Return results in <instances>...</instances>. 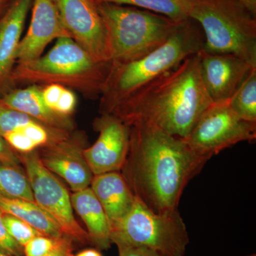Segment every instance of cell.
Segmentation results:
<instances>
[{
    "mask_svg": "<svg viewBox=\"0 0 256 256\" xmlns=\"http://www.w3.org/2000/svg\"><path fill=\"white\" fill-rule=\"evenodd\" d=\"M130 127L129 150L120 170L136 198L156 214L178 210L188 182L210 158L182 138L144 124Z\"/></svg>",
    "mask_w": 256,
    "mask_h": 256,
    "instance_id": "obj_1",
    "label": "cell"
},
{
    "mask_svg": "<svg viewBox=\"0 0 256 256\" xmlns=\"http://www.w3.org/2000/svg\"><path fill=\"white\" fill-rule=\"evenodd\" d=\"M213 104L202 82L198 52L120 104L109 114L128 126L148 124L183 139Z\"/></svg>",
    "mask_w": 256,
    "mask_h": 256,
    "instance_id": "obj_2",
    "label": "cell"
},
{
    "mask_svg": "<svg viewBox=\"0 0 256 256\" xmlns=\"http://www.w3.org/2000/svg\"><path fill=\"white\" fill-rule=\"evenodd\" d=\"M204 40L198 24L188 18L178 22L168 41L148 54L128 63L111 64L100 97V114H110L120 104L200 52Z\"/></svg>",
    "mask_w": 256,
    "mask_h": 256,
    "instance_id": "obj_3",
    "label": "cell"
},
{
    "mask_svg": "<svg viewBox=\"0 0 256 256\" xmlns=\"http://www.w3.org/2000/svg\"><path fill=\"white\" fill-rule=\"evenodd\" d=\"M111 62H98L72 37H62L44 55L16 63L10 82L44 86L58 84L90 98L100 97Z\"/></svg>",
    "mask_w": 256,
    "mask_h": 256,
    "instance_id": "obj_4",
    "label": "cell"
},
{
    "mask_svg": "<svg viewBox=\"0 0 256 256\" xmlns=\"http://www.w3.org/2000/svg\"><path fill=\"white\" fill-rule=\"evenodd\" d=\"M188 18L203 32L202 50L235 55L256 68V13L240 0H190Z\"/></svg>",
    "mask_w": 256,
    "mask_h": 256,
    "instance_id": "obj_5",
    "label": "cell"
},
{
    "mask_svg": "<svg viewBox=\"0 0 256 256\" xmlns=\"http://www.w3.org/2000/svg\"><path fill=\"white\" fill-rule=\"evenodd\" d=\"M97 4L110 42L112 65L137 60L156 50L168 41L178 23L148 10Z\"/></svg>",
    "mask_w": 256,
    "mask_h": 256,
    "instance_id": "obj_6",
    "label": "cell"
},
{
    "mask_svg": "<svg viewBox=\"0 0 256 256\" xmlns=\"http://www.w3.org/2000/svg\"><path fill=\"white\" fill-rule=\"evenodd\" d=\"M112 244L141 246L164 256H184L190 242L178 210L156 214L136 198L132 208L110 229Z\"/></svg>",
    "mask_w": 256,
    "mask_h": 256,
    "instance_id": "obj_7",
    "label": "cell"
},
{
    "mask_svg": "<svg viewBox=\"0 0 256 256\" xmlns=\"http://www.w3.org/2000/svg\"><path fill=\"white\" fill-rule=\"evenodd\" d=\"M183 140L197 154L210 159L239 142H255L256 124L238 117L229 99L214 102Z\"/></svg>",
    "mask_w": 256,
    "mask_h": 256,
    "instance_id": "obj_8",
    "label": "cell"
},
{
    "mask_svg": "<svg viewBox=\"0 0 256 256\" xmlns=\"http://www.w3.org/2000/svg\"><path fill=\"white\" fill-rule=\"evenodd\" d=\"M18 154L37 204L54 220L66 236L84 245L90 244L88 234L76 220L68 190L44 166L38 152Z\"/></svg>",
    "mask_w": 256,
    "mask_h": 256,
    "instance_id": "obj_9",
    "label": "cell"
},
{
    "mask_svg": "<svg viewBox=\"0 0 256 256\" xmlns=\"http://www.w3.org/2000/svg\"><path fill=\"white\" fill-rule=\"evenodd\" d=\"M70 37L100 62H111L110 42L95 0H55Z\"/></svg>",
    "mask_w": 256,
    "mask_h": 256,
    "instance_id": "obj_10",
    "label": "cell"
},
{
    "mask_svg": "<svg viewBox=\"0 0 256 256\" xmlns=\"http://www.w3.org/2000/svg\"><path fill=\"white\" fill-rule=\"evenodd\" d=\"M94 121L99 132L97 140L84 150V156L94 176L120 172L129 150L130 127L112 114H100Z\"/></svg>",
    "mask_w": 256,
    "mask_h": 256,
    "instance_id": "obj_11",
    "label": "cell"
},
{
    "mask_svg": "<svg viewBox=\"0 0 256 256\" xmlns=\"http://www.w3.org/2000/svg\"><path fill=\"white\" fill-rule=\"evenodd\" d=\"M200 72L204 86L213 102L232 98L256 67L236 56L200 52Z\"/></svg>",
    "mask_w": 256,
    "mask_h": 256,
    "instance_id": "obj_12",
    "label": "cell"
},
{
    "mask_svg": "<svg viewBox=\"0 0 256 256\" xmlns=\"http://www.w3.org/2000/svg\"><path fill=\"white\" fill-rule=\"evenodd\" d=\"M82 141L76 136L66 137L41 148L38 152L44 166L63 178L74 192L89 188L94 174L84 156Z\"/></svg>",
    "mask_w": 256,
    "mask_h": 256,
    "instance_id": "obj_13",
    "label": "cell"
},
{
    "mask_svg": "<svg viewBox=\"0 0 256 256\" xmlns=\"http://www.w3.org/2000/svg\"><path fill=\"white\" fill-rule=\"evenodd\" d=\"M70 132L53 129L28 114L0 104V136L18 154H28L68 136Z\"/></svg>",
    "mask_w": 256,
    "mask_h": 256,
    "instance_id": "obj_14",
    "label": "cell"
},
{
    "mask_svg": "<svg viewBox=\"0 0 256 256\" xmlns=\"http://www.w3.org/2000/svg\"><path fill=\"white\" fill-rule=\"evenodd\" d=\"M62 37L70 35L64 26L55 0H33L31 22L20 42L16 63L41 56L47 45Z\"/></svg>",
    "mask_w": 256,
    "mask_h": 256,
    "instance_id": "obj_15",
    "label": "cell"
},
{
    "mask_svg": "<svg viewBox=\"0 0 256 256\" xmlns=\"http://www.w3.org/2000/svg\"><path fill=\"white\" fill-rule=\"evenodd\" d=\"M33 0H14L0 16V96L12 88L24 26Z\"/></svg>",
    "mask_w": 256,
    "mask_h": 256,
    "instance_id": "obj_16",
    "label": "cell"
},
{
    "mask_svg": "<svg viewBox=\"0 0 256 256\" xmlns=\"http://www.w3.org/2000/svg\"><path fill=\"white\" fill-rule=\"evenodd\" d=\"M42 86L32 84L24 88L10 89L0 96V104L33 118L53 129L70 132L74 129L70 117L50 110L42 96Z\"/></svg>",
    "mask_w": 256,
    "mask_h": 256,
    "instance_id": "obj_17",
    "label": "cell"
},
{
    "mask_svg": "<svg viewBox=\"0 0 256 256\" xmlns=\"http://www.w3.org/2000/svg\"><path fill=\"white\" fill-rule=\"evenodd\" d=\"M90 188L105 210L110 229L129 213L136 202L120 172L94 176Z\"/></svg>",
    "mask_w": 256,
    "mask_h": 256,
    "instance_id": "obj_18",
    "label": "cell"
},
{
    "mask_svg": "<svg viewBox=\"0 0 256 256\" xmlns=\"http://www.w3.org/2000/svg\"><path fill=\"white\" fill-rule=\"evenodd\" d=\"M72 206L86 226L90 244L100 250L110 247V226L105 210L90 186L70 195Z\"/></svg>",
    "mask_w": 256,
    "mask_h": 256,
    "instance_id": "obj_19",
    "label": "cell"
},
{
    "mask_svg": "<svg viewBox=\"0 0 256 256\" xmlns=\"http://www.w3.org/2000/svg\"><path fill=\"white\" fill-rule=\"evenodd\" d=\"M0 212L28 222L47 236L60 238L65 236L54 220L35 202L0 196Z\"/></svg>",
    "mask_w": 256,
    "mask_h": 256,
    "instance_id": "obj_20",
    "label": "cell"
},
{
    "mask_svg": "<svg viewBox=\"0 0 256 256\" xmlns=\"http://www.w3.org/2000/svg\"><path fill=\"white\" fill-rule=\"evenodd\" d=\"M97 3L131 5L164 15L175 22L188 18L190 0H95Z\"/></svg>",
    "mask_w": 256,
    "mask_h": 256,
    "instance_id": "obj_21",
    "label": "cell"
},
{
    "mask_svg": "<svg viewBox=\"0 0 256 256\" xmlns=\"http://www.w3.org/2000/svg\"><path fill=\"white\" fill-rule=\"evenodd\" d=\"M0 196L35 202L28 176L21 168L0 164Z\"/></svg>",
    "mask_w": 256,
    "mask_h": 256,
    "instance_id": "obj_22",
    "label": "cell"
},
{
    "mask_svg": "<svg viewBox=\"0 0 256 256\" xmlns=\"http://www.w3.org/2000/svg\"><path fill=\"white\" fill-rule=\"evenodd\" d=\"M230 106L240 118L256 124V68L252 69L230 99Z\"/></svg>",
    "mask_w": 256,
    "mask_h": 256,
    "instance_id": "obj_23",
    "label": "cell"
},
{
    "mask_svg": "<svg viewBox=\"0 0 256 256\" xmlns=\"http://www.w3.org/2000/svg\"><path fill=\"white\" fill-rule=\"evenodd\" d=\"M2 218L10 235L23 248L32 238L37 236L43 235L28 222L14 216L2 214Z\"/></svg>",
    "mask_w": 256,
    "mask_h": 256,
    "instance_id": "obj_24",
    "label": "cell"
},
{
    "mask_svg": "<svg viewBox=\"0 0 256 256\" xmlns=\"http://www.w3.org/2000/svg\"><path fill=\"white\" fill-rule=\"evenodd\" d=\"M63 237L52 238L45 235L37 236L24 246V256H46L54 250Z\"/></svg>",
    "mask_w": 256,
    "mask_h": 256,
    "instance_id": "obj_25",
    "label": "cell"
},
{
    "mask_svg": "<svg viewBox=\"0 0 256 256\" xmlns=\"http://www.w3.org/2000/svg\"><path fill=\"white\" fill-rule=\"evenodd\" d=\"M0 252L9 256H24V248L10 235L0 212Z\"/></svg>",
    "mask_w": 256,
    "mask_h": 256,
    "instance_id": "obj_26",
    "label": "cell"
},
{
    "mask_svg": "<svg viewBox=\"0 0 256 256\" xmlns=\"http://www.w3.org/2000/svg\"><path fill=\"white\" fill-rule=\"evenodd\" d=\"M76 102V96L74 92L70 89L65 88L56 106L55 112L60 116L70 117L75 110Z\"/></svg>",
    "mask_w": 256,
    "mask_h": 256,
    "instance_id": "obj_27",
    "label": "cell"
},
{
    "mask_svg": "<svg viewBox=\"0 0 256 256\" xmlns=\"http://www.w3.org/2000/svg\"><path fill=\"white\" fill-rule=\"evenodd\" d=\"M65 87L58 84H48L42 87V96L47 107L55 112L56 106Z\"/></svg>",
    "mask_w": 256,
    "mask_h": 256,
    "instance_id": "obj_28",
    "label": "cell"
},
{
    "mask_svg": "<svg viewBox=\"0 0 256 256\" xmlns=\"http://www.w3.org/2000/svg\"><path fill=\"white\" fill-rule=\"evenodd\" d=\"M0 164L21 168V160L18 153L13 150L4 138L0 136Z\"/></svg>",
    "mask_w": 256,
    "mask_h": 256,
    "instance_id": "obj_29",
    "label": "cell"
},
{
    "mask_svg": "<svg viewBox=\"0 0 256 256\" xmlns=\"http://www.w3.org/2000/svg\"><path fill=\"white\" fill-rule=\"evenodd\" d=\"M119 256H164L141 246L120 244L117 246Z\"/></svg>",
    "mask_w": 256,
    "mask_h": 256,
    "instance_id": "obj_30",
    "label": "cell"
},
{
    "mask_svg": "<svg viewBox=\"0 0 256 256\" xmlns=\"http://www.w3.org/2000/svg\"><path fill=\"white\" fill-rule=\"evenodd\" d=\"M74 242L68 237L64 236L54 250L44 256H74Z\"/></svg>",
    "mask_w": 256,
    "mask_h": 256,
    "instance_id": "obj_31",
    "label": "cell"
},
{
    "mask_svg": "<svg viewBox=\"0 0 256 256\" xmlns=\"http://www.w3.org/2000/svg\"><path fill=\"white\" fill-rule=\"evenodd\" d=\"M75 256H102L100 252L96 249H86L79 252Z\"/></svg>",
    "mask_w": 256,
    "mask_h": 256,
    "instance_id": "obj_32",
    "label": "cell"
},
{
    "mask_svg": "<svg viewBox=\"0 0 256 256\" xmlns=\"http://www.w3.org/2000/svg\"><path fill=\"white\" fill-rule=\"evenodd\" d=\"M14 0H0V16L8 10Z\"/></svg>",
    "mask_w": 256,
    "mask_h": 256,
    "instance_id": "obj_33",
    "label": "cell"
},
{
    "mask_svg": "<svg viewBox=\"0 0 256 256\" xmlns=\"http://www.w3.org/2000/svg\"><path fill=\"white\" fill-rule=\"evenodd\" d=\"M246 6H247L252 12L256 13V0H240Z\"/></svg>",
    "mask_w": 256,
    "mask_h": 256,
    "instance_id": "obj_34",
    "label": "cell"
},
{
    "mask_svg": "<svg viewBox=\"0 0 256 256\" xmlns=\"http://www.w3.org/2000/svg\"><path fill=\"white\" fill-rule=\"evenodd\" d=\"M0 256H9L6 255V254H4V252H0Z\"/></svg>",
    "mask_w": 256,
    "mask_h": 256,
    "instance_id": "obj_35",
    "label": "cell"
},
{
    "mask_svg": "<svg viewBox=\"0 0 256 256\" xmlns=\"http://www.w3.org/2000/svg\"><path fill=\"white\" fill-rule=\"evenodd\" d=\"M248 256H256V254H252V255H249Z\"/></svg>",
    "mask_w": 256,
    "mask_h": 256,
    "instance_id": "obj_36",
    "label": "cell"
}]
</instances>
